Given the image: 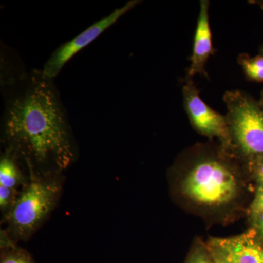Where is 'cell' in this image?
I'll return each mask as SVG.
<instances>
[{
  "mask_svg": "<svg viewBox=\"0 0 263 263\" xmlns=\"http://www.w3.org/2000/svg\"><path fill=\"white\" fill-rule=\"evenodd\" d=\"M262 102H263V95H262ZM262 108H263V107L262 106Z\"/></svg>",
  "mask_w": 263,
  "mask_h": 263,
  "instance_id": "ac0fdd59",
  "label": "cell"
},
{
  "mask_svg": "<svg viewBox=\"0 0 263 263\" xmlns=\"http://www.w3.org/2000/svg\"><path fill=\"white\" fill-rule=\"evenodd\" d=\"M29 175L18 159L3 151L0 157V185L19 190L25 186Z\"/></svg>",
  "mask_w": 263,
  "mask_h": 263,
  "instance_id": "9c48e42d",
  "label": "cell"
},
{
  "mask_svg": "<svg viewBox=\"0 0 263 263\" xmlns=\"http://www.w3.org/2000/svg\"><path fill=\"white\" fill-rule=\"evenodd\" d=\"M251 216L253 223V229L259 242L263 243V211Z\"/></svg>",
  "mask_w": 263,
  "mask_h": 263,
  "instance_id": "2e32d148",
  "label": "cell"
},
{
  "mask_svg": "<svg viewBox=\"0 0 263 263\" xmlns=\"http://www.w3.org/2000/svg\"><path fill=\"white\" fill-rule=\"evenodd\" d=\"M238 187L231 168L224 161L214 157L197 161L181 183L184 196L205 206H220L233 201Z\"/></svg>",
  "mask_w": 263,
  "mask_h": 263,
  "instance_id": "3957f363",
  "label": "cell"
},
{
  "mask_svg": "<svg viewBox=\"0 0 263 263\" xmlns=\"http://www.w3.org/2000/svg\"><path fill=\"white\" fill-rule=\"evenodd\" d=\"M230 138L243 155H263V108L242 91H228L224 97Z\"/></svg>",
  "mask_w": 263,
  "mask_h": 263,
  "instance_id": "277c9868",
  "label": "cell"
},
{
  "mask_svg": "<svg viewBox=\"0 0 263 263\" xmlns=\"http://www.w3.org/2000/svg\"><path fill=\"white\" fill-rule=\"evenodd\" d=\"M141 1L131 0L121 8L114 10L111 13L95 22L85 29L76 37L67 41L52 53L51 57L43 66V72L45 76L54 79L61 72L64 66L83 48L91 44L106 29L110 28L121 17L139 4Z\"/></svg>",
  "mask_w": 263,
  "mask_h": 263,
  "instance_id": "5b68a950",
  "label": "cell"
},
{
  "mask_svg": "<svg viewBox=\"0 0 263 263\" xmlns=\"http://www.w3.org/2000/svg\"><path fill=\"white\" fill-rule=\"evenodd\" d=\"M238 62L249 79L263 81V55L251 58L248 55L241 54L238 57Z\"/></svg>",
  "mask_w": 263,
  "mask_h": 263,
  "instance_id": "8fae6325",
  "label": "cell"
},
{
  "mask_svg": "<svg viewBox=\"0 0 263 263\" xmlns=\"http://www.w3.org/2000/svg\"><path fill=\"white\" fill-rule=\"evenodd\" d=\"M184 109L192 125L204 136L218 138L228 146L231 143L226 117L209 106L200 98L198 89L192 78L186 76L182 86Z\"/></svg>",
  "mask_w": 263,
  "mask_h": 263,
  "instance_id": "8992f818",
  "label": "cell"
},
{
  "mask_svg": "<svg viewBox=\"0 0 263 263\" xmlns=\"http://www.w3.org/2000/svg\"><path fill=\"white\" fill-rule=\"evenodd\" d=\"M208 247L210 249L211 253H212L213 258H214V263H231L228 260L226 256L221 253L220 251L214 247V246L208 243Z\"/></svg>",
  "mask_w": 263,
  "mask_h": 263,
  "instance_id": "e0dca14e",
  "label": "cell"
},
{
  "mask_svg": "<svg viewBox=\"0 0 263 263\" xmlns=\"http://www.w3.org/2000/svg\"><path fill=\"white\" fill-rule=\"evenodd\" d=\"M252 167L257 183L259 185L263 184V155L253 159Z\"/></svg>",
  "mask_w": 263,
  "mask_h": 263,
  "instance_id": "9a60e30c",
  "label": "cell"
},
{
  "mask_svg": "<svg viewBox=\"0 0 263 263\" xmlns=\"http://www.w3.org/2000/svg\"><path fill=\"white\" fill-rule=\"evenodd\" d=\"M0 263H36L28 251L19 247L1 228L0 233Z\"/></svg>",
  "mask_w": 263,
  "mask_h": 263,
  "instance_id": "30bf717a",
  "label": "cell"
},
{
  "mask_svg": "<svg viewBox=\"0 0 263 263\" xmlns=\"http://www.w3.org/2000/svg\"><path fill=\"white\" fill-rule=\"evenodd\" d=\"M14 206L2 218L3 229L13 241L27 242L56 209L63 193L64 174L40 176L29 173Z\"/></svg>",
  "mask_w": 263,
  "mask_h": 263,
  "instance_id": "7a4b0ae2",
  "label": "cell"
},
{
  "mask_svg": "<svg viewBox=\"0 0 263 263\" xmlns=\"http://www.w3.org/2000/svg\"><path fill=\"white\" fill-rule=\"evenodd\" d=\"M231 263H263V247L253 228L231 238H213L209 242Z\"/></svg>",
  "mask_w": 263,
  "mask_h": 263,
  "instance_id": "52a82bcc",
  "label": "cell"
},
{
  "mask_svg": "<svg viewBox=\"0 0 263 263\" xmlns=\"http://www.w3.org/2000/svg\"><path fill=\"white\" fill-rule=\"evenodd\" d=\"M20 191L0 185V211L3 217L6 216L14 206Z\"/></svg>",
  "mask_w": 263,
  "mask_h": 263,
  "instance_id": "4fadbf2b",
  "label": "cell"
},
{
  "mask_svg": "<svg viewBox=\"0 0 263 263\" xmlns=\"http://www.w3.org/2000/svg\"><path fill=\"white\" fill-rule=\"evenodd\" d=\"M262 52H263V51H262Z\"/></svg>",
  "mask_w": 263,
  "mask_h": 263,
  "instance_id": "d6986e66",
  "label": "cell"
},
{
  "mask_svg": "<svg viewBox=\"0 0 263 263\" xmlns=\"http://www.w3.org/2000/svg\"><path fill=\"white\" fill-rule=\"evenodd\" d=\"M263 211V184L259 185L250 207L251 215Z\"/></svg>",
  "mask_w": 263,
  "mask_h": 263,
  "instance_id": "5bb4252c",
  "label": "cell"
},
{
  "mask_svg": "<svg viewBox=\"0 0 263 263\" xmlns=\"http://www.w3.org/2000/svg\"><path fill=\"white\" fill-rule=\"evenodd\" d=\"M184 263H214L208 245L197 242L188 254Z\"/></svg>",
  "mask_w": 263,
  "mask_h": 263,
  "instance_id": "7c38bea8",
  "label": "cell"
},
{
  "mask_svg": "<svg viewBox=\"0 0 263 263\" xmlns=\"http://www.w3.org/2000/svg\"><path fill=\"white\" fill-rule=\"evenodd\" d=\"M214 53L212 31L209 22V1H200L196 30H195L193 53L190 57V65L187 76L192 78L197 74L206 76L205 65L209 57Z\"/></svg>",
  "mask_w": 263,
  "mask_h": 263,
  "instance_id": "ba28073f",
  "label": "cell"
},
{
  "mask_svg": "<svg viewBox=\"0 0 263 263\" xmlns=\"http://www.w3.org/2000/svg\"><path fill=\"white\" fill-rule=\"evenodd\" d=\"M1 143L27 174H64L76 160L77 144L53 79L42 70L1 79Z\"/></svg>",
  "mask_w": 263,
  "mask_h": 263,
  "instance_id": "6da1fadb",
  "label": "cell"
}]
</instances>
